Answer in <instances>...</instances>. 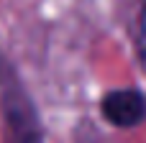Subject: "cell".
I'll use <instances>...</instances> for the list:
<instances>
[{
    "instance_id": "1",
    "label": "cell",
    "mask_w": 146,
    "mask_h": 143,
    "mask_svg": "<svg viewBox=\"0 0 146 143\" xmlns=\"http://www.w3.org/2000/svg\"><path fill=\"white\" fill-rule=\"evenodd\" d=\"M0 110L5 120L8 143H44L36 110L10 72H5L3 84H0Z\"/></svg>"
},
{
    "instance_id": "2",
    "label": "cell",
    "mask_w": 146,
    "mask_h": 143,
    "mask_svg": "<svg viewBox=\"0 0 146 143\" xmlns=\"http://www.w3.org/2000/svg\"><path fill=\"white\" fill-rule=\"evenodd\" d=\"M100 110L108 123L118 128H131L146 118V97L136 90H115L103 97Z\"/></svg>"
},
{
    "instance_id": "3",
    "label": "cell",
    "mask_w": 146,
    "mask_h": 143,
    "mask_svg": "<svg viewBox=\"0 0 146 143\" xmlns=\"http://www.w3.org/2000/svg\"><path fill=\"white\" fill-rule=\"evenodd\" d=\"M141 56H144V64H146V8L141 13Z\"/></svg>"
}]
</instances>
